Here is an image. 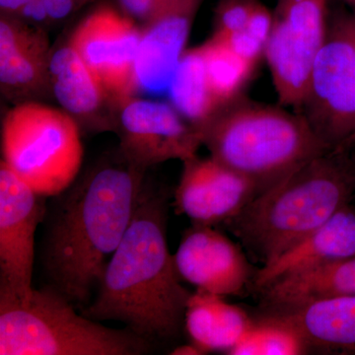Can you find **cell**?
Listing matches in <instances>:
<instances>
[{"label":"cell","instance_id":"27","mask_svg":"<svg viewBox=\"0 0 355 355\" xmlns=\"http://www.w3.org/2000/svg\"><path fill=\"white\" fill-rule=\"evenodd\" d=\"M123 10L137 18L153 19L160 9V0H120Z\"/></svg>","mask_w":355,"mask_h":355},{"label":"cell","instance_id":"19","mask_svg":"<svg viewBox=\"0 0 355 355\" xmlns=\"http://www.w3.org/2000/svg\"><path fill=\"white\" fill-rule=\"evenodd\" d=\"M48 42L44 35L13 21L0 22V80L6 88L25 90L41 80Z\"/></svg>","mask_w":355,"mask_h":355},{"label":"cell","instance_id":"8","mask_svg":"<svg viewBox=\"0 0 355 355\" xmlns=\"http://www.w3.org/2000/svg\"><path fill=\"white\" fill-rule=\"evenodd\" d=\"M328 30L327 0H277L265 58L282 106L300 109Z\"/></svg>","mask_w":355,"mask_h":355},{"label":"cell","instance_id":"10","mask_svg":"<svg viewBox=\"0 0 355 355\" xmlns=\"http://www.w3.org/2000/svg\"><path fill=\"white\" fill-rule=\"evenodd\" d=\"M141 36L132 20L113 8L102 7L76 28L69 44L106 93L123 102L139 88L135 60Z\"/></svg>","mask_w":355,"mask_h":355},{"label":"cell","instance_id":"9","mask_svg":"<svg viewBox=\"0 0 355 355\" xmlns=\"http://www.w3.org/2000/svg\"><path fill=\"white\" fill-rule=\"evenodd\" d=\"M39 195L0 163V296L25 300L32 293L35 235L46 216Z\"/></svg>","mask_w":355,"mask_h":355},{"label":"cell","instance_id":"18","mask_svg":"<svg viewBox=\"0 0 355 355\" xmlns=\"http://www.w3.org/2000/svg\"><path fill=\"white\" fill-rule=\"evenodd\" d=\"M261 291L266 302L279 310L320 299L355 295V256L284 277Z\"/></svg>","mask_w":355,"mask_h":355},{"label":"cell","instance_id":"2","mask_svg":"<svg viewBox=\"0 0 355 355\" xmlns=\"http://www.w3.org/2000/svg\"><path fill=\"white\" fill-rule=\"evenodd\" d=\"M167 200L163 193L144 186L94 300L81 310L94 321L120 322L151 343L179 336L191 295L182 286L168 249Z\"/></svg>","mask_w":355,"mask_h":355},{"label":"cell","instance_id":"6","mask_svg":"<svg viewBox=\"0 0 355 355\" xmlns=\"http://www.w3.org/2000/svg\"><path fill=\"white\" fill-rule=\"evenodd\" d=\"M4 162L39 195L55 198L78 177L83 146L78 125L67 111L25 103L6 114Z\"/></svg>","mask_w":355,"mask_h":355},{"label":"cell","instance_id":"34","mask_svg":"<svg viewBox=\"0 0 355 355\" xmlns=\"http://www.w3.org/2000/svg\"><path fill=\"white\" fill-rule=\"evenodd\" d=\"M354 16H355V13H354ZM354 146H355V137H354V140H352V144H350V149L354 148Z\"/></svg>","mask_w":355,"mask_h":355},{"label":"cell","instance_id":"16","mask_svg":"<svg viewBox=\"0 0 355 355\" xmlns=\"http://www.w3.org/2000/svg\"><path fill=\"white\" fill-rule=\"evenodd\" d=\"M279 312L310 349L355 354V295L320 299Z\"/></svg>","mask_w":355,"mask_h":355},{"label":"cell","instance_id":"21","mask_svg":"<svg viewBox=\"0 0 355 355\" xmlns=\"http://www.w3.org/2000/svg\"><path fill=\"white\" fill-rule=\"evenodd\" d=\"M168 90L173 106L200 132L223 109L210 88L202 46L184 51Z\"/></svg>","mask_w":355,"mask_h":355},{"label":"cell","instance_id":"25","mask_svg":"<svg viewBox=\"0 0 355 355\" xmlns=\"http://www.w3.org/2000/svg\"><path fill=\"white\" fill-rule=\"evenodd\" d=\"M214 35L223 39L237 55L256 67L261 58H265L266 44L245 29L232 34Z\"/></svg>","mask_w":355,"mask_h":355},{"label":"cell","instance_id":"20","mask_svg":"<svg viewBox=\"0 0 355 355\" xmlns=\"http://www.w3.org/2000/svg\"><path fill=\"white\" fill-rule=\"evenodd\" d=\"M48 69L53 93L64 111L84 116L99 108L106 91L70 44L53 53Z\"/></svg>","mask_w":355,"mask_h":355},{"label":"cell","instance_id":"28","mask_svg":"<svg viewBox=\"0 0 355 355\" xmlns=\"http://www.w3.org/2000/svg\"><path fill=\"white\" fill-rule=\"evenodd\" d=\"M49 18L60 20L69 15L84 0H43Z\"/></svg>","mask_w":355,"mask_h":355},{"label":"cell","instance_id":"5","mask_svg":"<svg viewBox=\"0 0 355 355\" xmlns=\"http://www.w3.org/2000/svg\"><path fill=\"white\" fill-rule=\"evenodd\" d=\"M151 343L76 312L51 286L17 300L0 296V355H141Z\"/></svg>","mask_w":355,"mask_h":355},{"label":"cell","instance_id":"1","mask_svg":"<svg viewBox=\"0 0 355 355\" xmlns=\"http://www.w3.org/2000/svg\"><path fill=\"white\" fill-rule=\"evenodd\" d=\"M144 173L123 157L98 166L55 197L44 240V272L50 286L81 310L132 223L146 186Z\"/></svg>","mask_w":355,"mask_h":355},{"label":"cell","instance_id":"13","mask_svg":"<svg viewBox=\"0 0 355 355\" xmlns=\"http://www.w3.org/2000/svg\"><path fill=\"white\" fill-rule=\"evenodd\" d=\"M174 263L182 280L221 297L241 294L252 275L240 247L214 226L193 224L188 229Z\"/></svg>","mask_w":355,"mask_h":355},{"label":"cell","instance_id":"31","mask_svg":"<svg viewBox=\"0 0 355 355\" xmlns=\"http://www.w3.org/2000/svg\"><path fill=\"white\" fill-rule=\"evenodd\" d=\"M29 0H0V6L6 12H19Z\"/></svg>","mask_w":355,"mask_h":355},{"label":"cell","instance_id":"29","mask_svg":"<svg viewBox=\"0 0 355 355\" xmlns=\"http://www.w3.org/2000/svg\"><path fill=\"white\" fill-rule=\"evenodd\" d=\"M18 13L34 22H43L49 18L43 0H29Z\"/></svg>","mask_w":355,"mask_h":355},{"label":"cell","instance_id":"3","mask_svg":"<svg viewBox=\"0 0 355 355\" xmlns=\"http://www.w3.org/2000/svg\"><path fill=\"white\" fill-rule=\"evenodd\" d=\"M331 151L312 159L257 196L229 230L263 263L277 259L316 230L355 193V159Z\"/></svg>","mask_w":355,"mask_h":355},{"label":"cell","instance_id":"17","mask_svg":"<svg viewBox=\"0 0 355 355\" xmlns=\"http://www.w3.org/2000/svg\"><path fill=\"white\" fill-rule=\"evenodd\" d=\"M253 320L229 304L224 297L198 291L191 294L184 314V327L191 338L205 352H230L240 342Z\"/></svg>","mask_w":355,"mask_h":355},{"label":"cell","instance_id":"26","mask_svg":"<svg viewBox=\"0 0 355 355\" xmlns=\"http://www.w3.org/2000/svg\"><path fill=\"white\" fill-rule=\"evenodd\" d=\"M272 27V12L261 1L254 7L253 12L250 16L245 30L253 35L254 38L260 40L266 44L270 38Z\"/></svg>","mask_w":355,"mask_h":355},{"label":"cell","instance_id":"32","mask_svg":"<svg viewBox=\"0 0 355 355\" xmlns=\"http://www.w3.org/2000/svg\"><path fill=\"white\" fill-rule=\"evenodd\" d=\"M345 3L349 4V6H354L355 8V0H343Z\"/></svg>","mask_w":355,"mask_h":355},{"label":"cell","instance_id":"14","mask_svg":"<svg viewBox=\"0 0 355 355\" xmlns=\"http://www.w3.org/2000/svg\"><path fill=\"white\" fill-rule=\"evenodd\" d=\"M202 0H173L160 7L142 35L135 60L137 87L149 93L169 88L184 55L191 22Z\"/></svg>","mask_w":355,"mask_h":355},{"label":"cell","instance_id":"33","mask_svg":"<svg viewBox=\"0 0 355 355\" xmlns=\"http://www.w3.org/2000/svg\"><path fill=\"white\" fill-rule=\"evenodd\" d=\"M160 1H161V6H164V4H166V3H169V2L173 1V0H160Z\"/></svg>","mask_w":355,"mask_h":355},{"label":"cell","instance_id":"23","mask_svg":"<svg viewBox=\"0 0 355 355\" xmlns=\"http://www.w3.org/2000/svg\"><path fill=\"white\" fill-rule=\"evenodd\" d=\"M310 349L291 324L279 315L253 321L231 355H299Z\"/></svg>","mask_w":355,"mask_h":355},{"label":"cell","instance_id":"15","mask_svg":"<svg viewBox=\"0 0 355 355\" xmlns=\"http://www.w3.org/2000/svg\"><path fill=\"white\" fill-rule=\"evenodd\" d=\"M355 256V210L347 205L277 259L261 266L253 282L263 291L277 280Z\"/></svg>","mask_w":355,"mask_h":355},{"label":"cell","instance_id":"4","mask_svg":"<svg viewBox=\"0 0 355 355\" xmlns=\"http://www.w3.org/2000/svg\"><path fill=\"white\" fill-rule=\"evenodd\" d=\"M202 133L211 157L252 180L260 193L330 153L302 114L242 97L222 109Z\"/></svg>","mask_w":355,"mask_h":355},{"label":"cell","instance_id":"11","mask_svg":"<svg viewBox=\"0 0 355 355\" xmlns=\"http://www.w3.org/2000/svg\"><path fill=\"white\" fill-rule=\"evenodd\" d=\"M123 104L121 147L130 164L144 171L169 159L184 161L196 155L202 133L173 105L132 98Z\"/></svg>","mask_w":355,"mask_h":355},{"label":"cell","instance_id":"12","mask_svg":"<svg viewBox=\"0 0 355 355\" xmlns=\"http://www.w3.org/2000/svg\"><path fill=\"white\" fill-rule=\"evenodd\" d=\"M184 170L175 191V207L198 225L214 226L237 216L260 195L252 180L211 157L183 161Z\"/></svg>","mask_w":355,"mask_h":355},{"label":"cell","instance_id":"24","mask_svg":"<svg viewBox=\"0 0 355 355\" xmlns=\"http://www.w3.org/2000/svg\"><path fill=\"white\" fill-rule=\"evenodd\" d=\"M260 0H220L216 9V34L228 35L245 29Z\"/></svg>","mask_w":355,"mask_h":355},{"label":"cell","instance_id":"7","mask_svg":"<svg viewBox=\"0 0 355 355\" xmlns=\"http://www.w3.org/2000/svg\"><path fill=\"white\" fill-rule=\"evenodd\" d=\"M298 113L330 153L350 150L355 137L354 14H342L329 23Z\"/></svg>","mask_w":355,"mask_h":355},{"label":"cell","instance_id":"22","mask_svg":"<svg viewBox=\"0 0 355 355\" xmlns=\"http://www.w3.org/2000/svg\"><path fill=\"white\" fill-rule=\"evenodd\" d=\"M200 46L210 88L222 108H225L242 97L256 65L237 55L216 35Z\"/></svg>","mask_w":355,"mask_h":355},{"label":"cell","instance_id":"30","mask_svg":"<svg viewBox=\"0 0 355 355\" xmlns=\"http://www.w3.org/2000/svg\"><path fill=\"white\" fill-rule=\"evenodd\" d=\"M173 355H202L205 352L200 349L196 343H191V345H182V347H176L171 352Z\"/></svg>","mask_w":355,"mask_h":355}]
</instances>
